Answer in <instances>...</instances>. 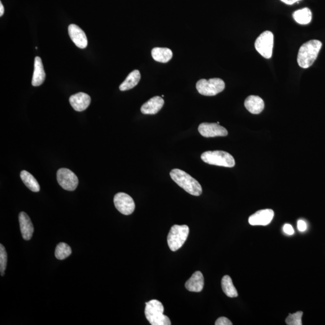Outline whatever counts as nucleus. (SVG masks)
Masks as SVG:
<instances>
[{
  "mask_svg": "<svg viewBox=\"0 0 325 325\" xmlns=\"http://www.w3.org/2000/svg\"><path fill=\"white\" fill-rule=\"evenodd\" d=\"M170 176L174 182L191 195L200 196L203 192V189L198 181L184 171L173 169L171 171Z\"/></svg>",
  "mask_w": 325,
  "mask_h": 325,
  "instance_id": "f257e3e1",
  "label": "nucleus"
},
{
  "mask_svg": "<svg viewBox=\"0 0 325 325\" xmlns=\"http://www.w3.org/2000/svg\"><path fill=\"white\" fill-rule=\"evenodd\" d=\"M322 47V43L318 40H311L304 43L299 48L297 58L299 66L304 69L310 67L316 60Z\"/></svg>",
  "mask_w": 325,
  "mask_h": 325,
  "instance_id": "f03ea898",
  "label": "nucleus"
},
{
  "mask_svg": "<svg viewBox=\"0 0 325 325\" xmlns=\"http://www.w3.org/2000/svg\"><path fill=\"white\" fill-rule=\"evenodd\" d=\"M163 312L164 306L159 301L153 299L146 303L145 316L151 325H171L170 318L164 315Z\"/></svg>",
  "mask_w": 325,
  "mask_h": 325,
  "instance_id": "7ed1b4c3",
  "label": "nucleus"
},
{
  "mask_svg": "<svg viewBox=\"0 0 325 325\" xmlns=\"http://www.w3.org/2000/svg\"><path fill=\"white\" fill-rule=\"evenodd\" d=\"M201 159L205 163L211 165L232 168L235 166V160L229 153L223 151L206 152L201 155Z\"/></svg>",
  "mask_w": 325,
  "mask_h": 325,
  "instance_id": "20e7f679",
  "label": "nucleus"
},
{
  "mask_svg": "<svg viewBox=\"0 0 325 325\" xmlns=\"http://www.w3.org/2000/svg\"><path fill=\"white\" fill-rule=\"evenodd\" d=\"M189 228L186 225H175L171 227L168 236L169 247L172 251L175 252L180 249L188 239Z\"/></svg>",
  "mask_w": 325,
  "mask_h": 325,
  "instance_id": "39448f33",
  "label": "nucleus"
},
{
  "mask_svg": "<svg viewBox=\"0 0 325 325\" xmlns=\"http://www.w3.org/2000/svg\"><path fill=\"white\" fill-rule=\"evenodd\" d=\"M196 89L199 94L204 96H214L224 90L225 84L221 78H211L207 80L201 79L196 83Z\"/></svg>",
  "mask_w": 325,
  "mask_h": 325,
  "instance_id": "423d86ee",
  "label": "nucleus"
},
{
  "mask_svg": "<svg viewBox=\"0 0 325 325\" xmlns=\"http://www.w3.org/2000/svg\"><path fill=\"white\" fill-rule=\"evenodd\" d=\"M274 37L270 31H265L256 39L255 49L266 58H270L272 56Z\"/></svg>",
  "mask_w": 325,
  "mask_h": 325,
  "instance_id": "0eeeda50",
  "label": "nucleus"
},
{
  "mask_svg": "<svg viewBox=\"0 0 325 325\" xmlns=\"http://www.w3.org/2000/svg\"><path fill=\"white\" fill-rule=\"evenodd\" d=\"M57 180L61 188L66 191H74L77 188V176L68 169L61 168L58 170L57 172Z\"/></svg>",
  "mask_w": 325,
  "mask_h": 325,
  "instance_id": "6e6552de",
  "label": "nucleus"
},
{
  "mask_svg": "<svg viewBox=\"0 0 325 325\" xmlns=\"http://www.w3.org/2000/svg\"><path fill=\"white\" fill-rule=\"evenodd\" d=\"M114 204L117 210L124 215L131 214L135 210V203L133 198L125 193L115 194Z\"/></svg>",
  "mask_w": 325,
  "mask_h": 325,
  "instance_id": "1a4fd4ad",
  "label": "nucleus"
},
{
  "mask_svg": "<svg viewBox=\"0 0 325 325\" xmlns=\"http://www.w3.org/2000/svg\"><path fill=\"white\" fill-rule=\"evenodd\" d=\"M198 131L205 137L227 136L226 129L216 123H202L199 125Z\"/></svg>",
  "mask_w": 325,
  "mask_h": 325,
  "instance_id": "9d476101",
  "label": "nucleus"
},
{
  "mask_svg": "<svg viewBox=\"0 0 325 325\" xmlns=\"http://www.w3.org/2000/svg\"><path fill=\"white\" fill-rule=\"evenodd\" d=\"M273 217H274V211L272 210H262L250 216L248 221L249 224L253 226L255 225L266 226L272 222Z\"/></svg>",
  "mask_w": 325,
  "mask_h": 325,
  "instance_id": "9b49d317",
  "label": "nucleus"
},
{
  "mask_svg": "<svg viewBox=\"0 0 325 325\" xmlns=\"http://www.w3.org/2000/svg\"><path fill=\"white\" fill-rule=\"evenodd\" d=\"M69 35L76 47L84 49L88 46V39L83 30L75 24H71L68 27Z\"/></svg>",
  "mask_w": 325,
  "mask_h": 325,
  "instance_id": "f8f14e48",
  "label": "nucleus"
},
{
  "mask_svg": "<svg viewBox=\"0 0 325 325\" xmlns=\"http://www.w3.org/2000/svg\"><path fill=\"white\" fill-rule=\"evenodd\" d=\"M91 102V96L83 92L73 95L70 98L71 106L77 112L85 111L90 105Z\"/></svg>",
  "mask_w": 325,
  "mask_h": 325,
  "instance_id": "ddd939ff",
  "label": "nucleus"
},
{
  "mask_svg": "<svg viewBox=\"0 0 325 325\" xmlns=\"http://www.w3.org/2000/svg\"><path fill=\"white\" fill-rule=\"evenodd\" d=\"M19 222L23 239L25 240L32 239L34 232V227L29 216L24 212H20L19 214Z\"/></svg>",
  "mask_w": 325,
  "mask_h": 325,
  "instance_id": "4468645a",
  "label": "nucleus"
},
{
  "mask_svg": "<svg viewBox=\"0 0 325 325\" xmlns=\"http://www.w3.org/2000/svg\"><path fill=\"white\" fill-rule=\"evenodd\" d=\"M164 99L162 97L156 96L145 102L141 107V112L144 115H155L162 109Z\"/></svg>",
  "mask_w": 325,
  "mask_h": 325,
  "instance_id": "2eb2a0df",
  "label": "nucleus"
},
{
  "mask_svg": "<svg viewBox=\"0 0 325 325\" xmlns=\"http://www.w3.org/2000/svg\"><path fill=\"white\" fill-rule=\"evenodd\" d=\"M204 286V278L200 271H196L187 281L185 287L187 290L191 292H201Z\"/></svg>",
  "mask_w": 325,
  "mask_h": 325,
  "instance_id": "dca6fc26",
  "label": "nucleus"
},
{
  "mask_svg": "<svg viewBox=\"0 0 325 325\" xmlns=\"http://www.w3.org/2000/svg\"><path fill=\"white\" fill-rule=\"evenodd\" d=\"M246 108L252 114H260L265 108V102L260 96H250L245 101Z\"/></svg>",
  "mask_w": 325,
  "mask_h": 325,
  "instance_id": "f3484780",
  "label": "nucleus"
},
{
  "mask_svg": "<svg viewBox=\"0 0 325 325\" xmlns=\"http://www.w3.org/2000/svg\"><path fill=\"white\" fill-rule=\"evenodd\" d=\"M34 66V72H33L32 82V85L33 86H39L44 82L46 77L42 61L39 57H35Z\"/></svg>",
  "mask_w": 325,
  "mask_h": 325,
  "instance_id": "a211bd4d",
  "label": "nucleus"
},
{
  "mask_svg": "<svg viewBox=\"0 0 325 325\" xmlns=\"http://www.w3.org/2000/svg\"><path fill=\"white\" fill-rule=\"evenodd\" d=\"M152 57L155 61L161 63H167L172 57V51L168 48L156 47L152 51Z\"/></svg>",
  "mask_w": 325,
  "mask_h": 325,
  "instance_id": "6ab92c4d",
  "label": "nucleus"
},
{
  "mask_svg": "<svg viewBox=\"0 0 325 325\" xmlns=\"http://www.w3.org/2000/svg\"><path fill=\"white\" fill-rule=\"evenodd\" d=\"M140 73L138 70H134L127 76L126 79L120 85L119 89L121 91H129L137 85L140 80Z\"/></svg>",
  "mask_w": 325,
  "mask_h": 325,
  "instance_id": "aec40b11",
  "label": "nucleus"
},
{
  "mask_svg": "<svg viewBox=\"0 0 325 325\" xmlns=\"http://www.w3.org/2000/svg\"><path fill=\"white\" fill-rule=\"evenodd\" d=\"M23 183L33 192H38L40 191V186L37 180L32 174L26 171H22L20 174Z\"/></svg>",
  "mask_w": 325,
  "mask_h": 325,
  "instance_id": "412c9836",
  "label": "nucleus"
},
{
  "mask_svg": "<svg viewBox=\"0 0 325 325\" xmlns=\"http://www.w3.org/2000/svg\"><path fill=\"white\" fill-rule=\"evenodd\" d=\"M222 288L225 295L229 298H236L238 292L235 288L231 277L229 275H225L222 278Z\"/></svg>",
  "mask_w": 325,
  "mask_h": 325,
  "instance_id": "4be33fe9",
  "label": "nucleus"
},
{
  "mask_svg": "<svg viewBox=\"0 0 325 325\" xmlns=\"http://www.w3.org/2000/svg\"><path fill=\"white\" fill-rule=\"evenodd\" d=\"M294 19L298 24L306 25L309 24L312 19V13L308 8L296 10L293 14Z\"/></svg>",
  "mask_w": 325,
  "mask_h": 325,
  "instance_id": "5701e85b",
  "label": "nucleus"
},
{
  "mask_svg": "<svg viewBox=\"0 0 325 325\" xmlns=\"http://www.w3.org/2000/svg\"><path fill=\"white\" fill-rule=\"evenodd\" d=\"M71 248L65 243H60L56 248L55 256L58 260H63L71 254Z\"/></svg>",
  "mask_w": 325,
  "mask_h": 325,
  "instance_id": "b1692460",
  "label": "nucleus"
},
{
  "mask_svg": "<svg viewBox=\"0 0 325 325\" xmlns=\"http://www.w3.org/2000/svg\"><path fill=\"white\" fill-rule=\"evenodd\" d=\"M303 312L298 311L294 314H290L286 319V323L288 325H302V317Z\"/></svg>",
  "mask_w": 325,
  "mask_h": 325,
  "instance_id": "393cba45",
  "label": "nucleus"
},
{
  "mask_svg": "<svg viewBox=\"0 0 325 325\" xmlns=\"http://www.w3.org/2000/svg\"><path fill=\"white\" fill-rule=\"evenodd\" d=\"M7 263V254L6 249L2 244L0 245V272L1 275H4Z\"/></svg>",
  "mask_w": 325,
  "mask_h": 325,
  "instance_id": "a878e982",
  "label": "nucleus"
},
{
  "mask_svg": "<svg viewBox=\"0 0 325 325\" xmlns=\"http://www.w3.org/2000/svg\"><path fill=\"white\" fill-rule=\"evenodd\" d=\"M216 325H232V322L227 317H219L215 322Z\"/></svg>",
  "mask_w": 325,
  "mask_h": 325,
  "instance_id": "bb28decb",
  "label": "nucleus"
},
{
  "mask_svg": "<svg viewBox=\"0 0 325 325\" xmlns=\"http://www.w3.org/2000/svg\"><path fill=\"white\" fill-rule=\"evenodd\" d=\"M283 231L287 235H293L295 233L293 228L290 224H285L283 227Z\"/></svg>",
  "mask_w": 325,
  "mask_h": 325,
  "instance_id": "cd10ccee",
  "label": "nucleus"
},
{
  "mask_svg": "<svg viewBox=\"0 0 325 325\" xmlns=\"http://www.w3.org/2000/svg\"><path fill=\"white\" fill-rule=\"evenodd\" d=\"M298 229L301 232L306 231L307 229V225L305 221L303 220H299L298 222Z\"/></svg>",
  "mask_w": 325,
  "mask_h": 325,
  "instance_id": "c85d7f7f",
  "label": "nucleus"
},
{
  "mask_svg": "<svg viewBox=\"0 0 325 325\" xmlns=\"http://www.w3.org/2000/svg\"><path fill=\"white\" fill-rule=\"evenodd\" d=\"M281 1L287 4L291 5L295 3L296 2L301 1V0H281Z\"/></svg>",
  "mask_w": 325,
  "mask_h": 325,
  "instance_id": "c756f323",
  "label": "nucleus"
},
{
  "mask_svg": "<svg viewBox=\"0 0 325 325\" xmlns=\"http://www.w3.org/2000/svg\"><path fill=\"white\" fill-rule=\"evenodd\" d=\"M4 12V6L2 4L1 2L0 3V16L2 17L3 15Z\"/></svg>",
  "mask_w": 325,
  "mask_h": 325,
  "instance_id": "7c9ffc66",
  "label": "nucleus"
}]
</instances>
